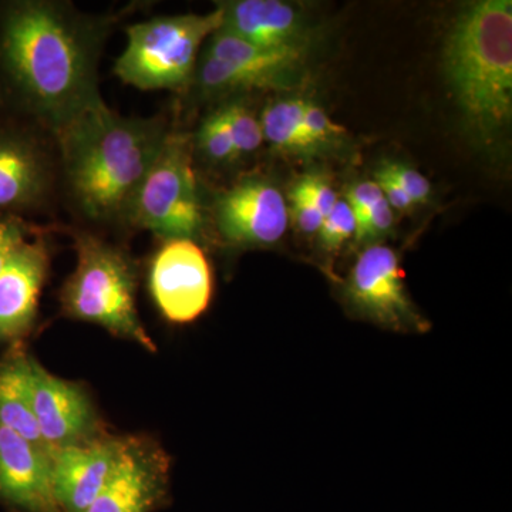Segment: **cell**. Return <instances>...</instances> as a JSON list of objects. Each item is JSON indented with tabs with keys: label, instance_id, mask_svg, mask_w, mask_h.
Listing matches in <instances>:
<instances>
[{
	"label": "cell",
	"instance_id": "obj_1",
	"mask_svg": "<svg viewBox=\"0 0 512 512\" xmlns=\"http://www.w3.org/2000/svg\"><path fill=\"white\" fill-rule=\"evenodd\" d=\"M121 16L59 0L0 3V110L55 138L103 103L100 57Z\"/></svg>",
	"mask_w": 512,
	"mask_h": 512
},
{
	"label": "cell",
	"instance_id": "obj_2",
	"mask_svg": "<svg viewBox=\"0 0 512 512\" xmlns=\"http://www.w3.org/2000/svg\"><path fill=\"white\" fill-rule=\"evenodd\" d=\"M170 130L164 116L124 117L103 101L57 134L60 180L84 220L124 224Z\"/></svg>",
	"mask_w": 512,
	"mask_h": 512
},
{
	"label": "cell",
	"instance_id": "obj_3",
	"mask_svg": "<svg viewBox=\"0 0 512 512\" xmlns=\"http://www.w3.org/2000/svg\"><path fill=\"white\" fill-rule=\"evenodd\" d=\"M444 67L468 127L494 143L512 117V3L481 0L454 20Z\"/></svg>",
	"mask_w": 512,
	"mask_h": 512
},
{
	"label": "cell",
	"instance_id": "obj_4",
	"mask_svg": "<svg viewBox=\"0 0 512 512\" xmlns=\"http://www.w3.org/2000/svg\"><path fill=\"white\" fill-rule=\"evenodd\" d=\"M70 235L77 264L60 292L64 315L156 352V343L138 318L136 266L130 256L87 229H72Z\"/></svg>",
	"mask_w": 512,
	"mask_h": 512
},
{
	"label": "cell",
	"instance_id": "obj_5",
	"mask_svg": "<svg viewBox=\"0 0 512 512\" xmlns=\"http://www.w3.org/2000/svg\"><path fill=\"white\" fill-rule=\"evenodd\" d=\"M222 16L218 5L207 15L157 16L133 23L114 74L144 92L188 90L202 43L221 29Z\"/></svg>",
	"mask_w": 512,
	"mask_h": 512
},
{
	"label": "cell",
	"instance_id": "obj_6",
	"mask_svg": "<svg viewBox=\"0 0 512 512\" xmlns=\"http://www.w3.org/2000/svg\"><path fill=\"white\" fill-rule=\"evenodd\" d=\"M123 225L150 231L161 241L197 242L205 227V208L190 136L170 130L160 154L134 194Z\"/></svg>",
	"mask_w": 512,
	"mask_h": 512
},
{
	"label": "cell",
	"instance_id": "obj_7",
	"mask_svg": "<svg viewBox=\"0 0 512 512\" xmlns=\"http://www.w3.org/2000/svg\"><path fill=\"white\" fill-rule=\"evenodd\" d=\"M49 138L25 121L0 120V218L28 220L49 210L60 177Z\"/></svg>",
	"mask_w": 512,
	"mask_h": 512
},
{
	"label": "cell",
	"instance_id": "obj_8",
	"mask_svg": "<svg viewBox=\"0 0 512 512\" xmlns=\"http://www.w3.org/2000/svg\"><path fill=\"white\" fill-rule=\"evenodd\" d=\"M212 218L218 235L229 247L266 248L278 244L288 229L285 197L266 178H242L217 195Z\"/></svg>",
	"mask_w": 512,
	"mask_h": 512
},
{
	"label": "cell",
	"instance_id": "obj_9",
	"mask_svg": "<svg viewBox=\"0 0 512 512\" xmlns=\"http://www.w3.org/2000/svg\"><path fill=\"white\" fill-rule=\"evenodd\" d=\"M346 295L357 312L399 332H426L421 316L404 284L399 256L386 245L367 247L350 272Z\"/></svg>",
	"mask_w": 512,
	"mask_h": 512
},
{
	"label": "cell",
	"instance_id": "obj_10",
	"mask_svg": "<svg viewBox=\"0 0 512 512\" xmlns=\"http://www.w3.org/2000/svg\"><path fill=\"white\" fill-rule=\"evenodd\" d=\"M161 242L148 268V288L153 301L170 322H194L210 306V262L200 245L191 239Z\"/></svg>",
	"mask_w": 512,
	"mask_h": 512
},
{
	"label": "cell",
	"instance_id": "obj_11",
	"mask_svg": "<svg viewBox=\"0 0 512 512\" xmlns=\"http://www.w3.org/2000/svg\"><path fill=\"white\" fill-rule=\"evenodd\" d=\"M26 372L33 414L50 453L99 437L96 410L79 384L52 375L30 356Z\"/></svg>",
	"mask_w": 512,
	"mask_h": 512
},
{
	"label": "cell",
	"instance_id": "obj_12",
	"mask_svg": "<svg viewBox=\"0 0 512 512\" xmlns=\"http://www.w3.org/2000/svg\"><path fill=\"white\" fill-rule=\"evenodd\" d=\"M127 439L96 437L52 451L53 494L60 512H86L119 466Z\"/></svg>",
	"mask_w": 512,
	"mask_h": 512
},
{
	"label": "cell",
	"instance_id": "obj_13",
	"mask_svg": "<svg viewBox=\"0 0 512 512\" xmlns=\"http://www.w3.org/2000/svg\"><path fill=\"white\" fill-rule=\"evenodd\" d=\"M46 229L26 239L0 272V343L23 338L33 328L50 268Z\"/></svg>",
	"mask_w": 512,
	"mask_h": 512
},
{
	"label": "cell",
	"instance_id": "obj_14",
	"mask_svg": "<svg viewBox=\"0 0 512 512\" xmlns=\"http://www.w3.org/2000/svg\"><path fill=\"white\" fill-rule=\"evenodd\" d=\"M163 451L143 440L127 439L109 483L86 512H151L167 490Z\"/></svg>",
	"mask_w": 512,
	"mask_h": 512
},
{
	"label": "cell",
	"instance_id": "obj_15",
	"mask_svg": "<svg viewBox=\"0 0 512 512\" xmlns=\"http://www.w3.org/2000/svg\"><path fill=\"white\" fill-rule=\"evenodd\" d=\"M0 498L23 512H60L52 453L0 427Z\"/></svg>",
	"mask_w": 512,
	"mask_h": 512
},
{
	"label": "cell",
	"instance_id": "obj_16",
	"mask_svg": "<svg viewBox=\"0 0 512 512\" xmlns=\"http://www.w3.org/2000/svg\"><path fill=\"white\" fill-rule=\"evenodd\" d=\"M222 32L274 49H308L309 28L289 3L281 0H235L220 3Z\"/></svg>",
	"mask_w": 512,
	"mask_h": 512
},
{
	"label": "cell",
	"instance_id": "obj_17",
	"mask_svg": "<svg viewBox=\"0 0 512 512\" xmlns=\"http://www.w3.org/2000/svg\"><path fill=\"white\" fill-rule=\"evenodd\" d=\"M208 40L210 42L205 53L268 77L275 83L276 89L292 87L305 62L306 50L254 45L222 30L215 32Z\"/></svg>",
	"mask_w": 512,
	"mask_h": 512
},
{
	"label": "cell",
	"instance_id": "obj_18",
	"mask_svg": "<svg viewBox=\"0 0 512 512\" xmlns=\"http://www.w3.org/2000/svg\"><path fill=\"white\" fill-rule=\"evenodd\" d=\"M26 362L28 356L16 355L0 365V427L50 451L40 436L30 403Z\"/></svg>",
	"mask_w": 512,
	"mask_h": 512
},
{
	"label": "cell",
	"instance_id": "obj_19",
	"mask_svg": "<svg viewBox=\"0 0 512 512\" xmlns=\"http://www.w3.org/2000/svg\"><path fill=\"white\" fill-rule=\"evenodd\" d=\"M305 104L306 100L302 99H284L268 104L259 117L264 141L276 150L299 156L319 151L303 123Z\"/></svg>",
	"mask_w": 512,
	"mask_h": 512
},
{
	"label": "cell",
	"instance_id": "obj_20",
	"mask_svg": "<svg viewBox=\"0 0 512 512\" xmlns=\"http://www.w3.org/2000/svg\"><path fill=\"white\" fill-rule=\"evenodd\" d=\"M191 146L212 164L229 165L241 160L220 109L212 111L201 121L194 137H191Z\"/></svg>",
	"mask_w": 512,
	"mask_h": 512
},
{
	"label": "cell",
	"instance_id": "obj_21",
	"mask_svg": "<svg viewBox=\"0 0 512 512\" xmlns=\"http://www.w3.org/2000/svg\"><path fill=\"white\" fill-rule=\"evenodd\" d=\"M218 109L227 124L239 158L255 153L264 143V136H262L259 119H256L251 107L244 100L232 99Z\"/></svg>",
	"mask_w": 512,
	"mask_h": 512
},
{
	"label": "cell",
	"instance_id": "obj_22",
	"mask_svg": "<svg viewBox=\"0 0 512 512\" xmlns=\"http://www.w3.org/2000/svg\"><path fill=\"white\" fill-rule=\"evenodd\" d=\"M320 245L326 251H338L356 235V218L348 201L338 200L332 211L323 218L319 232Z\"/></svg>",
	"mask_w": 512,
	"mask_h": 512
},
{
	"label": "cell",
	"instance_id": "obj_23",
	"mask_svg": "<svg viewBox=\"0 0 512 512\" xmlns=\"http://www.w3.org/2000/svg\"><path fill=\"white\" fill-rule=\"evenodd\" d=\"M375 174L389 178L393 183L399 185L416 205L426 204L430 200L431 185L429 180L409 165L396 163V161H383Z\"/></svg>",
	"mask_w": 512,
	"mask_h": 512
},
{
	"label": "cell",
	"instance_id": "obj_24",
	"mask_svg": "<svg viewBox=\"0 0 512 512\" xmlns=\"http://www.w3.org/2000/svg\"><path fill=\"white\" fill-rule=\"evenodd\" d=\"M42 229L22 218H0V272L8 264L10 256L15 254L16 249Z\"/></svg>",
	"mask_w": 512,
	"mask_h": 512
},
{
	"label": "cell",
	"instance_id": "obj_25",
	"mask_svg": "<svg viewBox=\"0 0 512 512\" xmlns=\"http://www.w3.org/2000/svg\"><path fill=\"white\" fill-rule=\"evenodd\" d=\"M303 123H305L309 137L312 138L313 143L319 148L335 143L336 140H339L346 133L345 128L333 123L322 107H319L313 101H306Z\"/></svg>",
	"mask_w": 512,
	"mask_h": 512
},
{
	"label": "cell",
	"instance_id": "obj_26",
	"mask_svg": "<svg viewBox=\"0 0 512 512\" xmlns=\"http://www.w3.org/2000/svg\"><path fill=\"white\" fill-rule=\"evenodd\" d=\"M393 210L386 198L373 205L362 220L356 222V241L373 242L389 234L393 228Z\"/></svg>",
	"mask_w": 512,
	"mask_h": 512
},
{
	"label": "cell",
	"instance_id": "obj_27",
	"mask_svg": "<svg viewBox=\"0 0 512 512\" xmlns=\"http://www.w3.org/2000/svg\"><path fill=\"white\" fill-rule=\"evenodd\" d=\"M316 205L323 218L332 211L339 198L325 175L316 173L303 175L295 184Z\"/></svg>",
	"mask_w": 512,
	"mask_h": 512
},
{
	"label": "cell",
	"instance_id": "obj_28",
	"mask_svg": "<svg viewBox=\"0 0 512 512\" xmlns=\"http://www.w3.org/2000/svg\"><path fill=\"white\" fill-rule=\"evenodd\" d=\"M292 215L296 227L306 235L318 234L322 227L323 215L316 205L296 185L291 191Z\"/></svg>",
	"mask_w": 512,
	"mask_h": 512
},
{
	"label": "cell",
	"instance_id": "obj_29",
	"mask_svg": "<svg viewBox=\"0 0 512 512\" xmlns=\"http://www.w3.org/2000/svg\"><path fill=\"white\" fill-rule=\"evenodd\" d=\"M383 198V192L380 190L376 181H360L349 188L348 201L349 207L355 214L356 222L372 210L373 205L377 204Z\"/></svg>",
	"mask_w": 512,
	"mask_h": 512
},
{
	"label": "cell",
	"instance_id": "obj_30",
	"mask_svg": "<svg viewBox=\"0 0 512 512\" xmlns=\"http://www.w3.org/2000/svg\"><path fill=\"white\" fill-rule=\"evenodd\" d=\"M375 181L379 185L380 190L383 192V197L389 202L392 210L409 211L414 207V202L409 195L406 194L396 183H393L389 178L382 177V175L375 174Z\"/></svg>",
	"mask_w": 512,
	"mask_h": 512
}]
</instances>
